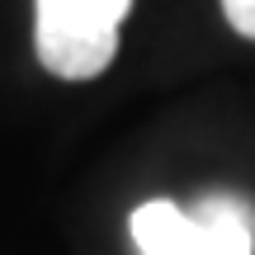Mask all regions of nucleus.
Here are the masks:
<instances>
[{"instance_id":"nucleus-1","label":"nucleus","mask_w":255,"mask_h":255,"mask_svg":"<svg viewBox=\"0 0 255 255\" xmlns=\"http://www.w3.org/2000/svg\"><path fill=\"white\" fill-rule=\"evenodd\" d=\"M128 227L142 255H255V203L222 189L203 194L189 213L170 199H151Z\"/></svg>"},{"instance_id":"nucleus-2","label":"nucleus","mask_w":255,"mask_h":255,"mask_svg":"<svg viewBox=\"0 0 255 255\" xmlns=\"http://www.w3.org/2000/svg\"><path fill=\"white\" fill-rule=\"evenodd\" d=\"M132 0H33V47L57 81H95L119 52Z\"/></svg>"},{"instance_id":"nucleus-3","label":"nucleus","mask_w":255,"mask_h":255,"mask_svg":"<svg viewBox=\"0 0 255 255\" xmlns=\"http://www.w3.org/2000/svg\"><path fill=\"white\" fill-rule=\"evenodd\" d=\"M222 14H227V24L237 28L241 38L255 43V0H222Z\"/></svg>"}]
</instances>
